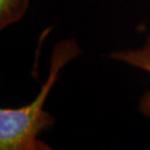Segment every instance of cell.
<instances>
[{
    "label": "cell",
    "mask_w": 150,
    "mask_h": 150,
    "mask_svg": "<svg viewBox=\"0 0 150 150\" xmlns=\"http://www.w3.org/2000/svg\"><path fill=\"white\" fill-rule=\"evenodd\" d=\"M81 54L73 39H65L55 45L50 62L48 78L36 98L20 108L0 109V149L1 150H50L47 143L38 139L43 131L55 124V118L43 110L44 103L65 65Z\"/></svg>",
    "instance_id": "obj_1"
},
{
    "label": "cell",
    "mask_w": 150,
    "mask_h": 150,
    "mask_svg": "<svg viewBox=\"0 0 150 150\" xmlns=\"http://www.w3.org/2000/svg\"><path fill=\"white\" fill-rule=\"evenodd\" d=\"M108 57L114 61L126 62L150 73V36L146 38L145 43L139 49L116 51L110 53ZM139 111L150 118V90L142 96L139 101Z\"/></svg>",
    "instance_id": "obj_2"
},
{
    "label": "cell",
    "mask_w": 150,
    "mask_h": 150,
    "mask_svg": "<svg viewBox=\"0 0 150 150\" xmlns=\"http://www.w3.org/2000/svg\"><path fill=\"white\" fill-rule=\"evenodd\" d=\"M29 0H0V28L19 22L28 9Z\"/></svg>",
    "instance_id": "obj_3"
}]
</instances>
